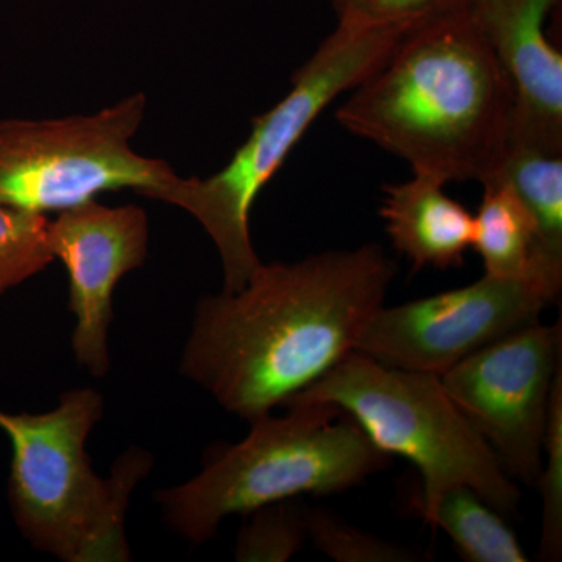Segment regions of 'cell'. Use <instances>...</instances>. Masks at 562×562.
Returning <instances> with one entry per match:
<instances>
[{
    "instance_id": "1",
    "label": "cell",
    "mask_w": 562,
    "mask_h": 562,
    "mask_svg": "<svg viewBox=\"0 0 562 562\" xmlns=\"http://www.w3.org/2000/svg\"><path fill=\"white\" fill-rule=\"evenodd\" d=\"M395 276L376 244L261 262L243 290L198 303L181 375L241 419L272 413L357 349Z\"/></svg>"
},
{
    "instance_id": "16",
    "label": "cell",
    "mask_w": 562,
    "mask_h": 562,
    "mask_svg": "<svg viewBox=\"0 0 562 562\" xmlns=\"http://www.w3.org/2000/svg\"><path fill=\"white\" fill-rule=\"evenodd\" d=\"M49 224L46 214L0 205V297L55 260Z\"/></svg>"
},
{
    "instance_id": "9",
    "label": "cell",
    "mask_w": 562,
    "mask_h": 562,
    "mask_svg": "<svg viewBox=\"0 0 562 562\" xmlns=\"http://www.w3.org/2000/svg\"><path fill=\"white\" fill-rule=\"evenodd\" d=\"M562 324L528 325L439 375L513 480L536 486L550 401L562 372Z\"/></svg>"
},
{
    "instance_id": "10",
    "label": "cell",
    "mask_w": 562,
    "mask_h": 562,
    "mask_svg": "<svg viewBox=\"0 0 562 562\" xmlns=\"http://www.w3.org/2000/svg\"><path fill=\"white\" fill-rule=\"evenodd\" d=\"M50 250L69 276V310L76 316L72 349L95 379L110 371L109 330L113 292L125 273L140 268L149 247V221L136 205L98 201L61 211L49 224Z\"/></svg>"
},
{
    "instance_id": "5",
    "label": "cell",
    "mask_w": 562,
    "mask_h": 562,
    "mask_svg": "<svg viewBox=\"0 0 562 562\" xmlns=\"http://www.w3.org/2000/svg\"><path fill=\"white\" fill-rule=\"evenodd\" d=\"M406 33L339 25L292 76L291 91L251 121L232 160L206 179H177L150 199L179 206L209 233L220 251L224 291L243 290L261 265L250 238V211L322 111L353 90Z\"/></svg>"
},
{
    "instance_id": "20",
    "label": "cell",
    "mask_w": 562,
    "mask_h": 562,
    "mask_svg": "<svg viewBox=\"0 0 562 562\" xmlns=\"http://www.w3.org/2000/svg\"><path fill=\"white\" fill-rule=\"evenodd\" d=\"M541 473L542 494L541 560L560 561L562 557V372L558 375L550 401Z\"/></svg>"
},
{
    "instance_id": "18",
    "label": "cell",
    "mask_w": 562,
    "mask_h": 562,
    "mask_svg": "<svg viewBox=\"0 0 562 562\" xmlns=\"http://www.w3.org/2000/svg\"><path fill=\"white\" fill-rule=\"evenodd\" d=\"M306 541L338 562H413L420 557L397 543L358 530L335 514L305 508Z\"/></svg>"
},
{
    "instance_id": "4",
    "label": "cell",
    "mask_w": 562,
    "mask_h": 562,
    "mask_svg": "<svg viewBox=\"0 0 562 562\" xmlns=\"http://www.w3.org/2000/svg\"><path fill=\"white\" fill-rule=\"evenodd\" d=\"M283 406V416L250 420L249 435L216 450L190 482L157 492L155 501L172 531L201 546L233 514L301 495L342 494L391 464L390 454L338 406Z\"/></svg>"
},
{
    "instance_id": "15",
    "label": "cell",
    "mask_w": 562,
    "mask_h": 562,
    "mask_svg": "<svg viewBox=\"0 0 562 562\" xmlns=\"http://www.w3.org/2000/svg\"><path fill=\"white\" fill-rule=\"evenodd\" d=\"M494 180L508 183L530 211L539 257L562 268V155L516 144Z\"/></svg>"
},
{
    "instance_id": "13",
    "label": "cell",
    "mask_w": 562,
    "mask_h": 562,
    "mask_svg": "<svg viewBox=\"0 0 562 562\" xmlns=\"http://www.w3.org/2000/svg\"><path fill=\"white\" fill-rule=\"evenodd\" d=\"M483 188L479 213L473 216L472 247L482 257L487 276L562 280V268L539 257L538 227L513 188L502 180L490 181Z\"/></svg>"
},
{
    "instance_id": "11",
    "label": "cell",
    "mask_w": 562,
    "mask_h": 562,
    "mask_svg": "<svg viewBox=\"0 0 562 562\" xmlns=\"http://www.w3.org/2000/svg\"><path fill=\"white\" fill-rule=\"evenodd\" d=\"M561 0H471L517 99V144L562 155V55L546 24Z\"/></svg>"
},
{
    "instance_id": "6",
    "label": "cell",
    "mask_w": 562,
    "mask_h": 562,
    "mask_svg": "<svg viewBox=\"0 0 562 562\" xmlns=\"http://www.w3.org/2000/svg\"><path fill=\"white\" fill-rule=\"evenodd\" d=\"M288 402L331 403L382 452L412 461L424 482L422 517L457 486L471 487L502 516L519 508V487L435 373L402 371L351 351Z\"/></svg>"
},
{
    "instance_id": "8",
    "label": "cell",
    "mask_w": 562,
    "mask_h": 562,
    "mask_svg": "<svg viewBox=\"0 0 562 562\" xmlns=\"http://www.w3.org/2000/svg\"><path fill=\"white\" fill-rule=\"evenodd\" d=\"M562 280L501 279L484 273L469 286L380 306L358 338V353L402 371L442 375L476 350L541 322Z\"/></svg>"
},
{
    "instance_id": "14",
    "label": "cell",
    "mask_w": 562,
    "mask_h": 562,
    "mask_svg": "<svg viewBox=\"0 0 562 562\" xmlns=\"http://www.w3.org/2000/svg\"><path fill=\"white\" fill-rule=\"evenodd\" d=\"M424 520L446 531L464 561H528L519 539L502 514L471 487L457 486L447 491Z\"/></svg>"
},
{
    "instance_id": "3",
    "label": "cell",
    "mask_w": 562,
    "mask_h": 562,
    "mask_svg": "<svg viewBox=\"0 0 562 562\" xmlns=\"http://www.w3.org/2000/svg\"><path fill=\"white\" fill-rule=\"evenodd\" d=\"M102 414V394L91 387L63 392L57 408L43 414L0 409V430L13 450L14 522L35 549L65 562L132 560L125 519L154 458L132 447L101 479L85 443Z\"/></svg>"
},
{
    "instance_id": "19",
    "label": "cell",
    "mask_w": 562,
    "mask_h": 562,
    "mask_svg": "<svg viewBox=\"0 0 562 562\" xmlns=\"http://www.w3.org/2000/svg\"><path fill=\"white\" fill-rule=\"evenodd\" d=\"M471 0H333L339 25L386 29L408 33L453 11L468 9Z\"/></svg>"
},
{
    "instance_id": "2",
    "label": "cell",
    "mask_w": 562,
    "mask_h": 562,
    "mask_svg": "<svg viewBox=\"0 0 562 562\" xmlns=\"http://www.w3.org/2000/svg\"><path fill=\"white\" fill-rule=\"evenodd\" d=\"M336 120L446 183H490L517 144L516 91L469 9L403 35Z\"/></svg>"
},
{
    "instance_id": "17",
    "label": "cell",
    "mask_w": 562,
    "mask_h": 562,
    "mask_svg": "<svg viewBox=\"0 0 562 562\" xmlns=\"http://www.w3.org/2000/svg\"><path fill=\"white\" fill-rule=\"evenodd\" d=\"M236 543V560L284 562L306 542L305 508L292 501L271 503L247 514Z\"/></svg>"
},
{
    "instance_id": "7",
    "label": "cell",
    "mask_w": 562,
    "mask_h": 562,
    "mask_svg": "<svg viewBox=\"0 0 562 562\" xmlns=\"http://www.w3.org/2000/svg\"><path fill=\"white\" fill-rule=\"evenodd\" d=\"M144 111L146 95L136 92L85 116L0 121V205L46 214L103 192L133 190L150 199L177 173L132 149Z\"/></svg>"
},
{
    "instance_id": "12",
    "label": "cell",
    "mask_w": 562,
    "mask_h": 562,
    "mask_svg": "<svg viewBox=\"0 0 562 562\" xmlns=\"http://www.w3.org/2000/svg\"><path fill=\"white\" fill-rule=\"evenodd\" d=\"M446 181L428 173L384 187L380 214L392 246L413 261L414 269L447 271L462 268L472 247L473 214L447 195Z\"/></svg>"
}]
</instances>
